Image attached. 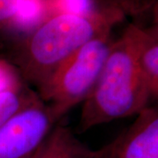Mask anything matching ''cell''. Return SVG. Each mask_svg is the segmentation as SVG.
<instances>
[{"label": "cell", "mask_w": 158, "mask_h": 158, "mask_svg": "<svg viewBox=\"0 0 158 158\" xmlns=\"http://www.w3.org/2000/svg\"><path fill=\"white\" fill-rule=\"evenodd\" d=\"M90 158H115L113 156V150L111 145L109 144L105 148H103L97 151H91Z\"/></svg>", "instance_id": "obj_12"}, {"label": "cell", "mask_w": 158, "mask_h": 158, "mask_svg": "<svg viewBox=\"0 0 158 158\" xmlns=\"http://www.w3.org/2000/svg\"><path fill=\"white\" fill-rule=\"evenodd\" d=\"M113 41L112 32L91 40L61 62L38 87V96L57 121L90 95Z\"/></svg>", "instance_id": "obj_3"}, {"label": "cell", "mask_w": 158, "mask_h": 158, "mask_svg": "<svg viewBox=\"0 0 158 158\" xmlns=\"http://www.w3.org/2000/svg\"><path fill=\"white\" fill-rule=\"evenodd\" d=\"M139 50L141 68L147 83L150 100L158 107V43L139 26Z\"/></svg>", "instance_id": "obj_7"}, {"label": "cell", "mask_w": 158, "mask_h": 158, "mask_svg": "<svg viewBox=\"0 0 158 158\" xmlns=\"http://www.w3.org/2000/svg\"><path fill=\"white\" fill-rule=\"evenodd\" d=\"M127 14L117 0H106L87 12L46 18L29 33L19 52L23 77L38 88L61 62L91 40L111 33Z\"/></svg>", "instance_id": "obj_1"}, {"label": "cell", "mask_w": 158, "mask_h": 158, "mask_svg": "<svg viewBox=\"0 0 158 158\" xmlns=\"http://www.w3.org/2000/svg\"><path fill=\"white\" fill-rule=\"evenodd\" d=\"M96 6L93 0H47V18L58 13H82Z\"/></svg>", "instance_id": "obj_9"}, {"label": "cell", "mask_w": 158, "mask_h": 158, "mask_svg": "<svg viewBox=\"0 0 158 158\" xmlns=\"http://www.w3.org/2000/svg\"><path fill=\"white\" fill-rule=\"evenodd\" d=\"M148 10L149 11L151 23L148 28H142L145 30L151 38L158 43V0H141L138 4L136 11Z\"/></svg>", "instance_id": "obj_10"}, {"label": "cell", "mask_w": 158, "mask_h": 158, "mask_svg": "<svg viewBox=\"0 0 158 158\" xmlns=\"http://www.w3.org/2000/svg\"><path fill=\"white\" fill-rule=\"evenodd\" d=\"M90 153L69 128L56 125L34 158H90Z\"/></svg>", "instance_id": "obj_6"}, {"label": "cell", "mask_w": 158, "mask_h": 158, "mask_svg": "<svg viewBox=\"0 0 158 158\" xmlns=\"http://www.w3.org/2000/svg\"><path fill=\"white\" fill-rule=\"evenodd\" d=\"M115 158H158V107L147 106L110 143Z\"/></svg>", "instance_id": "obj_5"}, {"label": "cell", "mask_w": 158, "mask_h": 158, "mask_svg": "<svg viewBox=\"0 0 158 158\" xmlns=\"http://www.w3.org/2000/svg\"><path fill=\"white\" fill-rule=\"evenodd\" d=\"M23 0H0V24L9 22L17 14Z\"/></svg>", "instance_id": "obj_11"}, {"label": "cell", "mask_w": 158, "mask_h": 158, "mask_svg": "<svg viewBox=\"0 0 158 158\" xmlns=\"http://www.w3.org/2000/svg\"><path fill=\"white\" fill-rule=\"evenodd\" d=\"M139 26L129 24L114 40L96 85L83 102L78 129L138 115L148 106L149 93L141 68Z\"/></svg>", "instance_id": "obj_2"}, {"label": "cell", "mask_w": 158, "mask_h": 158, "mask_svg": "<svg viewBox=\"0 0 158 158\" xmlns=\"http://www.w3.org/2000/svg\"><path fill=\"white\" fill-rule=\"evenodd\" d=\"M2 64L0 63V66ZM16 81H18V79H15L14 77H12V78H0V90L14 84Z\"/></svg>", "instance_id": "obj_13"}, {"label": "cell", "mask_w": 158, "mask_h": 158, "mask_svg": "<svg viewBox=\"0 0 158 158\" xmlns=\"http://www.w3.org/2000/svg\"><path fill=\"white\" fill-rule=\"evenodd\" d=\"M118 2H119L122 6H124L126 9H127V11L130 9V7L132 6V4L135 2V0H117Z\"/></svg>", "instance_id": "obj_14"}, {"label": "cell", "mask_w": 158, "mask_h": 158, "mask_svg": "<svg viewBox=\"0 0 158 158\" xmlns=\"http://www.w3.org/2000/svg\"><path fill=\"white\" fill-rule=\"evenodd\" d=\"M57 122L38 97L0 127V158H34Z\"/></svg>", "instance_id": "obj_4"}, {"label": "cell", "mask_w": 158, "mask_h": 158, "mask_svg": "<svg viewBox=\"0 0 158 158\" xmlns=\"http://www.w3.org/2000/svg\"><path fill=\"white\" fill-rule=\"evenodd\" d=\"M37 92L18 81L0 90V127L38 98Z\"/></svg>", "instance_id": "obj_8"}]
</instances>
